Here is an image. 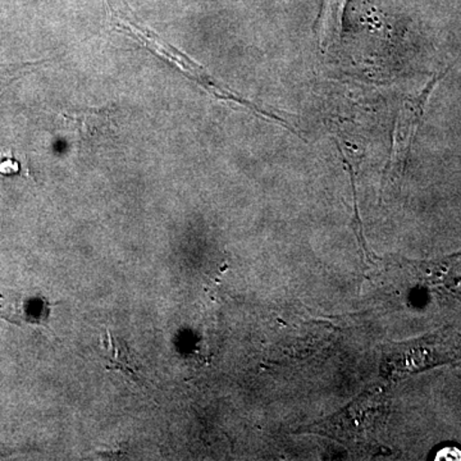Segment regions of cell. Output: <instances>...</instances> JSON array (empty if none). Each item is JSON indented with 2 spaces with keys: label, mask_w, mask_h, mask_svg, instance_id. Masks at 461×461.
Wrapping results in <instances>:
<instances>
[{
  "label": "cell",
  "mask_w": 461,
  "mask_h": 461,
  "mask_svg": "<svg viewBox=\"0 0 461 461\" xmlns=\"http://www.w3.org/2000/svg\"><path fill=\"white\" fill-rule=\"evenodd\" d=\"M346 5L348 0H323L317 21V35L321 48H330L341 38Z\"/></svg>",
  "instance_id": "5"
},
{
  "label": "cell",
  "mask_w": 461,
  "mask_h": 461,
  "mask_svg": "<svg viewBox=\"0 0 461 461\" xmlns=\"http://www.w3.org/2000/svg\"><path fill=\"white\" fill-rule=\"evenodd\" d=\"M0 318L8 321L9 323L23 326L29 321H36L32 313L26 309V303L16 293H3L0 291Z\"/></svg>",
  "instance_id": "6"
},
{
  "label": "cell",
  "mask_w": 461,
  "mask_h": 461,
  "mask_svg": "<svg viewBox=\"0 0 461 461\" xmlns=\"http://www.w3.org/2000/svg\"><path fill=\"white\" fill-rule=\"evenodd\" d=\"M16 77V75L9 74V71H3L0 72V90L3 89V87L5 86L9 83V81L12 80V78Z\"/></svg>",
  "instance_id": "10"
},
{
  "label": "cell",
  "mask_w": 461,
  "mask_h": 461,
  "mask_svg": "<svg viewBox=\"0 0 461 461\" xmlns=\"http://www.w3.org/2000/svg\"><path fill=\"white\" fill-rule=\"evenodd\" d=\"M21 169V163L9 151L0 153V176L18 175Z\"/></svg>",
  "instance_id": "8"
},
{
  "label": "cell",
  "mask_w": 461,
  "mask_h": 461,
  "mask_svg": "<svg viewBox=\"0 0 461 461\" xmlns=\"http://www.w3.org/2000/svg\"><path fill=\"white\" fill-rule=\"evenodd\" d=\"M108 339V344L104 345L107 351H111V353H108L107 369L109 371L123 372L124 375H127L132 381L139 382L138 373L133 369V363L127 346L121 341L115 344L113 336L109 333V330Z\"/></svg>",
  "instance_id": "7"
},
{
  "label": "cell",
  "mask_w": 461,
  "mask_h": 461,
  "mask_svg": "<svg viewBox=\"0 0 461 461\" xmlns=\"http://www.w3.org/2000/svg\"><path fill=\"white\" fill-rule=\"evenodd\" d=\"M387 399L384 393H364L348 408L321 423L309 432L321 433L338 441L354 446L369 445L375 441L386 415Z\"/></svg>",
  "instance_id": "2"
},
{
  "label": "cell",
  "mask_w": 461,
  "mask_h": 461,
  "mask_svg": "<svg viewBox=\"0 0 461 461\" xmlns=\"http://www.w3.org/2000/svg\"><path fill=\"white\" fill-rule=\"evenodd\" d=\"M446 364L461 366V333L453 327L388 345L384 351L382 373L390 379H402Z\"/></svg>",
  "instance_id": "1"
},
{
  "label": "cell",
  "mask_w": 461,
  "mask_h": 461,
  "mask_svg": "<svg viewBox=\"0 0 461 461\" xmlns=\"http://www.w3.org/2000/svg\"><path fill=\"white\" fill-rule=\"evenodd\" d=\"M448 69L450 68L433 76L418 95L411 96L402 103L399 114H397L395 129H393V147H391L384 180L390 181L399 177L408 165L412 142L420 130L427 103H429L433 90L436 89L437 84L445 77Z\"/></svg>",
  "instance_id": "3"
},
{
  "label": "cell",
  "mask_w": 461,
  "mask_h": 461,
  "mask_svg": "<svg viewBox=\"0 0 461 461\" xmlns=\"http://www.w3.org/2000/svg\"><path fill=\"white\" fill-rule=\"evenodd\" d=\"M63 124L68 140L94 142L111 135L114 127L113 112L111 109H91L78 113L63 114Z\"/></svg>",
  "instance_id": "4"
},
{
  "label": "cell",
  "mask_w": 461,
  "mask_h": 461,
  "mask_svg": "<svg viewBox=\"0 0 461 461\" xmlns=\"http://www.w3.org/2000/svg\"><path fill=\"white\" fill-rule=\"evenodd\" d=\"M435 459L461 460V450L460 448L455 447V446H447V447L441 448V450L436 454Z\"/></svg>",
  "instance_id": "9"
}]
</instances>
